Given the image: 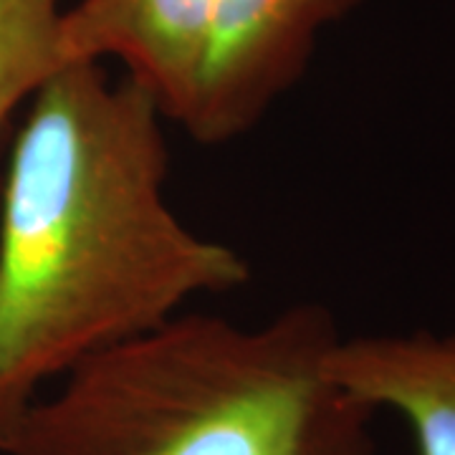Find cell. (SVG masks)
Listing matches in <instances>:
<instances>
[{
    "label": "cell",
    "mask_w": 455,
    "mask_h": 455,
    "mask_svg": "<svg viewBox=\"0 0 455 455\" xmlns=\"http://www.w3.org/2000/svg\"><path fill=\"white\" fill-rule=\"evenodd\" d=\"M164 122L140 84L89 61L26 104L0 182V438L79 359L251 281L235 248L170 208Z\"/></svg>",
    "instance_id": "obj_1"
},
{
    "label": "cell",
    "mask_w": 455,
    "mask_h": 455,
    "mask_svg": "<svg viewBox=\"0 0 455 455\" xmlns=\"http://www.w3.org/2000/svg\"><path fill=\"white\" fill-rule=\"evenodd\" d=\"M334 314L259 326L180 311L79 359L0 438L3 455H374V410L326 372Z\"/></svg>",
    "instance_id": "obj_2"
},
{
    "label": "cell",
    "mask_w": 455,
    "mask_h": 455,
    "mask_svg": "<svg viewBox=\"0 0 455 455\" xmlns=\"http://www.w3.org/2000/svg\"><path fill=\"white\" fill-rule=\"evenodd\" d=\"M359 0H220L185 132L226 145L256 130L307 74L319 36Z\"/></svg>",
    "instance_id": "obj_3"
},
{
    "label": "cell",
    "mask_w": 455,
    "mask_h": 455,
    "mask_svg": "<svg viewBox=\"0 0 455 455\" xmlns=\"http://www.w3.org/2000/svg\"><path fill=\"white\" fill-rule=\"evenodd\" d=\"M220 0H74L61 16L66 64L124 68L185 130L196 109Z\"/></svg>",
    "instance_id": "obj_4"
},
{
    "label": "cell",
    "mask_w": 455,
    "mask_h": 455,
    "mask_svg": "<svg viewBox=\"0 0 455 455\" xmlns=\"http://www.w3.org/2000/svg\"><path fill=\"white\" fill-rule=\"evenodd\" d=\"M326 372L362 405L400 415L418 455H455V331L339 337Z\"/></svg>",
    "instance_id": "obj_5"
},
{
    "label": "cell",
    "mask_w": 455,
    "mask_h": 455,
    "mask_svg": "<svg viewBox=\"0 0 455 455\" xmlns=\"http://www.w3.org/2000/svg\"><path fill=\"white\" fill-rule=\"evenodd\" d=\"M64 0H0V182L3 152L16 114L61 59Z\"/></svg>",
    "instance_id": "obj_6"
}]
</instances>
